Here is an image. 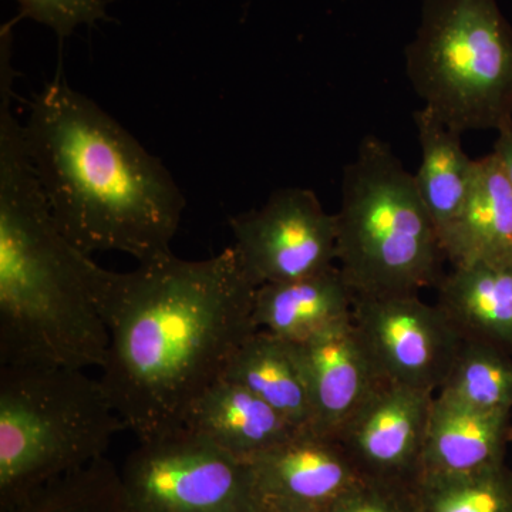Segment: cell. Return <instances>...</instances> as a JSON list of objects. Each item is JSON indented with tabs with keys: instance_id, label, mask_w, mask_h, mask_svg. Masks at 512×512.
Instances as JSON below:
<instances>
[{
	"instance_id": "cell-1",
	"label": "cell",
	"mask_w": 512,
	"mask_h": 512,
	"mask_svg": "<svg viewBox=\"0 0 512 512\" xmlns=\"http://www.w3.org/2000/svg\"><path fill=\"white\" fill-rule=\"evenodd\" d=\"M256 286L234 247L198 261L160 256L107 271L101 308L110 343L100 382L140 441L183 429L256 332Z\"/></svg>"
},
{
	"instance_id": "cell-2",
	"label": "cell",
	"mask_w": 512,
	"mask_h": 512,
	"mask_svg": "<svg viewBox=\"0 0 512 512\" xmlns=\"http://www.w3.org/2000/svg\"><path fill=\"white\" fill-rule=\"evenodd\" d=\"M23 130L53 218L77 248L138 264L173 254L183 191L96 101L56 77L30 104Z\"/></svg>"
},
{
	"instance_id": "cell-3",
	"label": "cell",
	"mask_w": 512,
	"mask_h": 512,
	"mask_svg": "<svg viewBox=\"0 0 512 512\" xmlns=\"http://www.w3.org/2000/svg\"><path fill=\"white\" fill-rule=\"evenodd\" d=\"M109 269L59 228L18 127L0 130V367H103Z\"/></svg>"
},
{
	"instance_id": "cell-4",
	"label": "cell",
	"mask_w": 512,
	"mask_h": 512,
	"mask_svg": "<svg viewBox=\"0 0 512 512\" xmlns=\"http://www.w3.org/2000/svg\"><path fill=\"white\" fill-rule=\"evenodd\" d=\"M336 261L355 296L403 295L439 286L447 261L414 175L369 134L343 171Z\"/></svg>"
},
{
	"instance_id": "cell-5",
	"label": "cell",
	"mask_w": 512,
	"mask_h": 512,
	"mask_svg": "<svg viewBox=\"0 0 512 512\" xmlns=\"http://www.w3.org/2000/svg\"><path fill=\"white\" fill-rule=\"evenodd\" d=\"M127 430L100 379L83 369L0 367V491L23 503L37 488L103 458Z\"/></svg>"
},
{
	"instance_id": "cell-6",
	"label": "cell",
	"mask_w": 512,
	"mask_h": 512,
	"mask_svg": "<svg viewBox=\"0 0 512 512\" xmlns=\"http://www.w3.org/2000/svg\"><path fill=\"white\" fill-rule=\"evenodd\" d=\"M406 73L458 133L512 126V26L497 0H423Z\"/></svg>"
},
{
	"instance_id": "cell-7",
	"label": "cell",
	"mask_w": 512,
	"mask_h": 512,
	"mask_svg": "<svg viewBox=\"0 0 512 512\" xmlns=\"http://www.w3.org/2000/svg\"><path fill=\"white\" fill-rule=\"evenodd\" d=\"M123 483L127 512H258L248 461L185 429L140 441Z\"/></svg>"
},
{
	"instance_id": "cell-8",
	"label": "cell",
	"mask_w": 512,
	"mask_h": 512,
	"mask_svg": "<svg viewBox=\"0 0 512 512\" xmlns=\"http://www.w3.org/2000/svg\"><path fill=\"white\" fill-rule=\"evenodd\" d=\"M239 261L252 284L293 281L336 262V215L308 188L272 192L262 207L229 218Z\"/></svg>"
},
{
	"instance_id": "cell-9",
	"label": "cell",
	"mask_w": 512,
	"mask_h": 512,
	"mask_svg": "<svg viewBox=\"0 0 512 512\" xmlns=\"http://www.w3.org/2000/svg\"><path fill=\"white\" fill-rule=\"evenodd\" d=\"M353 322L383 380L433 393L464 340L439 303L417 293L355 296Z\"/></svg>"
},
{
	"instance_id": "cell-10",
	"label": "cell",
	"mask_w": 512,
	"mask_h": 512,
	"mask_svg": "<svg viewBox=\"0 0 512 512\" xmlns=\"http://www.w3.org/2000/svg\"><path fill=\"white\" fill-rule=\"evenodd\" d=\"M436 393L383 382L335 439L365 480L414 488Z\"/></svg>"
},
{
	"instance_id": "cell-11",
	"label": "cell",
	"mask_w": 512,
	"mask_h": 512,
	"mask_svg": "<svg viewBox=\"0 0 512 512\" xmlns=\"http://www.w3.org/2000/svg\"><path fill=\"white\" fill-rule=\"evenodd\" d=\"M261 507L323 512L362 480L335 437L298 431L248 461Z\"/></svg>"
},
{
	"instance_id": "cell-12",
	"label": "cell",
	"mask_w": 512,
	"mask_h": 512,
	"mask_svg": "<svg viewBox=\"0 0 512 512\" xmlns=\"http://www.w3.org/2000/svg\"><path fill=\"white\" fill-rule=\"evenodd\" d=\"M291 346L308 387L315 433L336 437L346 421L386 382L353 316Z\"/></svg>"
},
{
	"instance_id": "cell-13",
	"label": "cell",
	"mask_w": 512,
	"mask_h": 512,
	"mask_svg": "<svg viewBox=\"0 0 512 512\" xmlns=\"http://www.w3.org/2000/svg\"><path fill=\"white\" fill-rule=\"evenodd\" d=\"M440 241L453 268L512 265V185L494 153L476 160L466 201Z\"/></svg>"
},
{
	"instance_id": "cell-14",
	"label": "cell",
	"mask_w": 512,
	"mask_h": 512,
	"mask_svg": "<svg viewBox=\"0 0 512 512\" xmlns=\"http://www.w3.org/2000/svg\"><path fill=\"white\" fill-rule=\"evenodd\" d=\"M355 292L339 266L293 281L256 288L252 319L289 343L303 342L353 316Z\"/></svg>"
},
{
	"instance_id": "cell-15",
	"label": "cell",
	"mask_w": 512,
	"mask_h": 512,
	"mask_svg": "<svg viewBox=\"0 0 512 512\" xmlns=\"http://www.w3.org/2000/svg\"><path fill=\"white\" fill-rule=\"evenodd\" d=\"M184 427L245 461L298 433L268 403L227 379L218 380L202 394Z\"/></svg>"
},
{
	"instance_id": "cell-16",
	"label": "cell",
	"mask_w": 512,
	"mask_h": 512,
	"mask_svg": "<svg viewBox=\"0 0 512 512\" xmlns=\"http://www.w3.org/2000/svg\"><path fill=\"white\" fill-rule=\"evenodd\" d=\"M510 419L511 413L478 412L434 397L423 474H470L503 464Z\"/></svg>"
},
{
	"instance_id": "cell-17",
	"label": "cell",
	"mask_w": 512,
	"mask_h": 512,
	"mask_svg": "<svg viewBox=\"0 0 512 512\" xmlns=\"http://www.w3.org/2000/svg\"><path fill=\"white\" fill-rule=\"evenodd\" d=\"M222 379L256 394L296 431L312 430L308 387L291 343L286 340L256 330L229 360Z\"/></svg>"
},
{
	"instance_id": "cell-18",
	"label": "cell",
	"mask_w": 512,
	"mask_h": 512,
	"mask_svg": "<svg viewBox=\"0 0 512 512\" xmlns=\"http://www.w3.org/2000/svg\"><path fill=\"white\" fill-rule=\"evenodd\" d=\"M437 291V303L464 338L485 340L512 355V265L453 268Z\"/></svg>"
},
{
	"instance_id": "cell-19",
	"label": "cell",
	"mask_w": 512,
	"mask_h": 512,
	"mask_svg": "<svg viewBox=\"0 0 512 512\" xmlns=\"http://www.w3.org/2000/svg\"><path fill=\"white\" fill-rule=\"evenodd\" d=\"M413 119L421 148L414 183L440 234L466 201L476 160L464 151L463 134L447 127L427 107L414 111Z\"/></svg>"
},
{
	"instance_id": "cell-20",
	"label": "cell",
	"mask_w": 512,
	"mask_h": 512,
	"mask_svg": "<svg viewBox=\"0 0 512 512\" xmlns=\"http://www.w3.org/2000/svg\"><path fill=\"white\" fill-rule=\"evenodd\" d=\"M436 396L478 410H512V355L485 340L464 338Z\"/></svg>"
},
{
	"instance_id": "cell-21",
	"label": "cell",
	"mask_w": 512,
	"mask_h": 512,
	"mask_svg": "<svg viewBox=\"0 0 512 512\" xmlns=\"http://www.w3.org/2000/svg\"><path fill=\"white\" fill-rule=\"evenodd\" d=\"M420 512H512L505 463L470 474H423L414 485Z\"/></svg>"
},
{
	"instance_id": "cell-22",
	"label": "cell",
	"mask_w": 512,
	"mask_h": 512,
	"mask_svg": "<svg viewBox=\"0 0 512 512\" xmlns=\"http://www.w3.org/2000/svg\"><path fill=\"white\" fill-rule=\"evenodd\" d=\"M20 16L55 30L59 37L72 35L79 26L96 25L107 18L104 0H16Z\"/></svg>"
},
{
	"instance_id": "cell-23",
	"label": "cell",
	"mask_w": 512,
	"mask_h": 512,
	"mask_svg": "<svg viewBox=\"0 0 512 512\" xmlns=\"http://www.w3.org/2000/svg\"><path fill=\"white\" fill-rule=\"evenodd\" d=\"M323 512H420L414 488L362 480Z\"/></svg>"
},
{
	"instance_id": "cell-24",
	"label": "cell",
	"mask_w": 512,
	"mask_h": 512,
	"mask_svg": "<svg viewBox=\"0 0 512 512\" xmlns=\"http://www.w3.org/2000/svg\"><path fill=\"white\" fill-rule=\"evenodd\" d=\"M493 153L503 165L504 173L512 185V126L498 133Z\"/></svg>"
},
{
	"instance_id": "cell-25",
	"label": "cell",
	"mask_w": 512,
	"mask_h": 512,
	"mask_svg": "<svg viewBox=\"0 0 512 512\" xmlns=\"http://www.w3.org/2000/svg\"><path fill=\"white\" fill-rule=\"evenodd\" d=\"M22 504L26 505L19 512H52L49 504L39 495H32L28 500L23 501Z\"/></svg>"
},
{
	"instance_id": "cell-26",
	"label": "cell",
	"mask_w": 512,
	"mask_h": 512,
	"mask_svg": "<svg viewBox=\"0 0 512 512\" xmlns=\"http://www.w3.org/2000/svg\"><path fill=\"white\" fill-rule=\"evenodd\" d=\"M258 512H284V511L272 510V508L261 507V508H259Z\"/></svg>"
},
{
	"instance_id": "cell-27",
	"label": "cell",
	"mask_w": 512,
	"mask_h": 512,
	"mask_svg": "<svg viewBox=\"0 0 512 512\" xmlns=\"http://www.w3.org/2000/svg\"><path fill=\"white\" fill-rule=\"evenodd\" d=\"M127 512V511H126Z\"/></svg>"
}]
</instances>
